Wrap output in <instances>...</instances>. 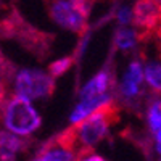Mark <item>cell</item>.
Masks as SVG:
<instances>
[{"instance_id":"cell-1","label":"cell","mask_w":161,"mask_h":161,"mask_svg":"<svg viewBox=\"0 0 161 161\" xmlns=\"http://www.w3.org/2000/svg\"><path fill=\"white\" fill-rule=\"evenodd\" d=\"M121 106L111 98L100 105L84 119L71 124L69 130L74 140L77 159H86L89 153H93L95 147L108 136V132L114 123L119 119Z\"/></svg>"},{"instance_id":"cell-2","label":"cell","mask_w":161,"mask_h":161,"mask_svg":"<svg viewBox=\"0 0 161 161\" xmlns=\"http://www.w3.org/2000/svg\"><path fill=\"white\" fill-rule=\"evenodd\" d=\"M2 119L8 130L21 137L31 136L42 124V118L31 105V100H26L18 95H13L11 98L3 102Z\"/></svg>"},{"instance_id":"cell-3","label":"cell","mask_w":161,"mask_h":161,"mask_svg":"<svg viewBox=\"0 0 161 161\" xmlns=\"http://www.w3.org/2000/svg\"><path fill=\"white\" fill-rule=\"evenodd\" d=\"M44 2L48 16L55 24L77 36L84 34L89 18L87 0H44Z\"/></svg>"},{"instance_id":"cell-4","label":"cell","mask_w":161,"mask_h":161,"mask_svg":"<svg viewBox=\"0 0 161 161\" xmlns=\"http://www.w3.org/2000/svg\"><path fill=\"white\" fill-rule=\"evenodd\" d=\"M111 100V74L108 71H100L93 76L80 90L79 103L74 106L71 113V124L84 119L100 105Z\"/></svg>"},{"instance_id":"cell-5","label":"cell","mask_w":161,"mask_h":161,"mask_svg":"<svg viewBox=\"0 0 161 161\" xmlns=\"http://www.w3.org/2000/svg\"><path fill=\"white\" fill-rule=\"evenodd\" d=\"M15 95L26 100L48 98L55 92V77L48 71L40 69H19L13 82Z\"/></svg>"},{"instance_id":"cell-6","label":"cell","mask_w":161,"mask_h":161,"mask_svg":"<svg viewBox=\"0 0 161 161\" xmlns=\"http://www.w3.org/2000/svg\"><path fill=\"white\" fill-rule=\"evenodd\" d=\"M34 159H40V161H71V159H77L76 147H74V140H73L69 127L63 132H60V134H57V136L52 137L50 140H47L39 148Z\"/></svg>"},{"instance_id":"cell-7","label":"cell","mask_w":161,"mask_h":161,"mask_svg":"<svg viewBox=\"0 0 161 161\" xmlns=\"http://www.w3.org/2000/svg\"><path fill=\"white\" fill-rule=\"evenodd\" d=\"M132 19L139 29V39H150L155 29L161 24V7L156 0H137V3L134 5Z\"/></svg>"},{"instance_id":"cell-8","label":"cell","mask_w":161,"mask_h":161,"mask_svg":"<svg viewBox=\"0 0 161 161\" xmlns=\"http://www.w3.org/2000/svg\"><path fill=\"white\" fill-rule=\"evenodd\" d=\"M143 68H142V63L139 60H134L121 80V86H119V92L123 98L127 103H136L139 100V97L142 95V86H143Z\"/></svg>"},{"instance_id":"cell-9","label":"cell","mask_w":161,"mask_h":161,"mask_svg":"<svg viewBox=\"0 0 161 161\" xmlns=\"http://www.w3.org/2000/svg\"><path fill=\"white\" fill-rule=\"evenodd\" d=\"M28 147V140L11 130H0V159H15Z\"/></svg>"},{"instance_id":"cell-10","label":"cell","mask_w":161,"mask_h":161,"mask_svg":"<svg viewBox=\"0 0 161 161\" xmlns=\"http://www.w3.org/2000/svg\"><path fill=\"white\" fill-rule=\"evenodd\" d=\"M147 123H148L150 132L153 134L156 153L161 156V98L150 103L148 113H147Z\"/></svg>"},{"instance_id":"cell-11","label":"cell","mask_w":161,"mask_h":161,"mask_svg":"<svg viewBox=\"0 0 161 161\" xmlns=\"http://www.w3.org/2000/svg\"><path fill=\"white\" fill-rule=\"evenodd\" d=\"M143 76H145V82L155 92L161 93V63L158 61L147 63V66L143 68Z\"/></svg>"},{"instance_id":"cell-12","label":"cell","mask_w":161,"mask_h":161,"mask_svg":"<svg viewBox=\"0 0 161 161\" xmlns=\"http://www.w3.org/2000/svg\"><path fill=\"white\" fill-rule=\"evenodd\" d=\"M139 40V32L137 31H132V29H119L118 34H116V45L121 48V50H127V48H132L136 47Z\"/></svg>"},{"instance_id":"cell-13","label":"cell","mask_w":161,"mask_h":161,"mask_svg":"<svg viewBox=\"0 0 161 161\" xmlns=\"http://www.w3.org/2000/svg\"><path fill=\"white\" fill-rule=\"evenodd\" d=\"M73 61H74V60H73L71 57H64V58H60V60H57V61L50 63V66H48L50 76L60 77V76H63L64 73H68L69 68L73 66Z\"/></svg>"},{"instance_id":"cell-14","label":"cell","mask_w":161,"mask_h":161,"mask_svg":"<svg viewBox=\"0 0 161 161\" xmlns=\"http://www.w3.org/2000/svg\"><path fill=\"white\" fill-rule=\"evenodd\" d=\"M156 2H158V5H159V7H161V0H156Z\"/></svg>"}]
</instances>
